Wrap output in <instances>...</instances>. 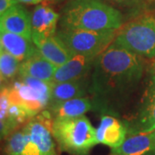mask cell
I'll return each mask as SVG.
<instances>
[{"label": "cell", "instance_id": "obj_28", "mask_svg": "<svg viewBox=\"0 0 155 155\" xmlns=\"http://www.w3.org/2000/svg\"><path fill=\"white\" fill-rule=\"evenodd\" d=\"M152 67H153V74H155V61H153Z\"/></svg>", "mask_w": 155, "mask_h": 155}, {"label": "cell", "instance_id": "obj_15", "mask_svg": "<svg viewBox=\"0 0 155 155\" xmlns=\"http://www.w3.org/2000/svg\"><path fill=\"white\" fill-rule=\"evenodd\" d=\"M0 39L4 49L17 58L20 62L28 60L37 52L32 39L20 35L0 30Z\"/></svg>", "mask_w": 155, "mask_h": 155}, {"label": "cell", "instance_id": "obj_21", "mask_svg": "<svg viewBox=\"0 0 155 155\" xmlns=\"http://www.w3.org/2000/svg\"><path fill=\"white\" fill-rule=\"evenodd\" d=\"M19 125L11 120H4L0 118V140L9 137Z\"/></svg>", "mask_w": 155, "mask_h": 155}, {"label": "cell", "instance_id": "obj_13", "mask_svg": "<svg viewBox=\"0 0 155 155\" xmlns=\"http://www.w3.org/2000/svg\"><path fill=\"white\" fill-rule=\"evenodd\" d=\"M37 51L56 67H61L73 57V54L57 35L48 38H33Z\"/></svg>", "mask_w": 155, "mask_h": 155}, {"label": "cell", "instance_id": "obj_16", "mask_svg": "<svg viewBox=\"0 0 155 155\" xmlns=\"http://www.w3.org/2000/svg\"><path fill=\"white\" fill-rule=\"evenodd\" d=\"M56 69V66L46 60L37 51L33 56L21 63L18 74L53 82Z\"/></svg>", "mask_w": 155, "mask_h": 155}, {"label": "cell", "instance_id": "obj_17", "mask_svg": "<svg viewBox=\"0 0 155 155\" xmlns=\"http://www.w3.org/2000/svg\"><path fill=\"white\" fill-rule=\"evenodd\" d=\"M47 110L52 119L72 118L84 116L88 111L93 110V104L90 97H84L49 105Z\"/></svg>", "mask_w": 155, "mask_h": 155}, {"label": "cell", "instance_id": "obj_32", "mask_svg": "<svg viewBox=\"0 0 155 155\" xmlns=\"http://www.w3.org/2000/svg\"><path fill=\"white\" fill-rule=\"evenodd\" d=\"M0 30H1V28H0Z\"/></svg>", "mask_w": 155, "mask_h": 155}, {"label": "cell", "instance_id": "obj_8", "mask_svg": "<svg viewBox=\"0 0 155 155\" xmlns=\"http://www.w3.org/2000/svg\"><path fill=\"white\" fill-rule=\"evenodd\" d=\"M126 123L127 135L150 134L155 130V74L150 78L138 112L131 121Z\"/></svg>", "mask_w": 155, "mask_h": 155}, {"label": "cell", "instance_id": "obj_10", "mask_svg": "<svg viewBox=\"0 0 155 155\" xmlns=\"http://www.w3.org/2000/svg\"><path fill=\"white\" fill-rule=\"evenodd\" d=\"M97 55L75 54L61 67H57L53 78L54 83L72 81L88 76L91 72Z\"/></svg>", "mask_w": 155, "mask_h": 155}, {"label": "cell", "instance_id": "obj_3", "mask_svg": "<svg viewBox=\"0 0 155 155\" xmlns=\"http://www.w3.org/2000/svg\"><path fill=\"white\" fill-rule=\"evenodd\" d=\"M51 132L60 149L72 155H89L98 144L96 128L84 115L53 119Z\"/></svg>", "mask_w": 155, "mask_h": 155}, {"label": "cell", "instance_id": "obj_9", "mask_svg": "<svg viewBox=\"0 0 155 155\" xmlns=\"http://www.w3.org/2000/svg\"><path fill=\"white\" fill-rule=\"evenodd\" d=\"M96 136L98 144L108 146L110 148H116L123 143L127 136V126L111 115H102L99 126L96 129Z\"/></svg>", "mask_w": 155, "mask_h": 155}, {"label": "cell", "instance_id": "obj_18", "mask_svg": "<svg viewBox=\"0 0 155 155\" xmlns=\"http://www.w3.org/2000/svg\"><path fill=\"white\" fill-rule=\"evenodd\" d=\"M155 149L153 134H137L127 135L121 146L113 148L109 155H144Z\"/></svg>", "mask_w": 155, "mask_h": 155}, {"label": "cell", "instance_id": "obj_29", "mask_svg": "<svg viewBox=\"0 0 155 155\" xmlns=\"http://www.w3.org/2000/svg\"><path fill=\"white\" fill-rule=\"evenodd\" d=\"M152 134H153V140H154V142H155V130L153 131V132H152Z\"/></svg>", "mask_w": 155, "mask_h": 155}, {"label": "cell", "instance_id": "obj_12", "mask_svg": "<svg viewBox=\"0 0 155 155\" xmlns=\"http://www.w3.org/2000/svg\"><path fill=\"white\" fill-rule=\"evenodd\" d=\"M61 15L50 6L37 5L31 13L32 39L48 38L56 35V27Z\"/></svg>", "mask_w": 155, "mask_h": 155}, {"label": "cell", "instance_id": "obj_5", "mask_svg": "<svg viewBox=\"0 0 155 155\" xmlns=\"http://www.w3.org/2000/svg\"><path fill=\"white\" fill-rule=\"evenodd\" d=\"M53 84L54 82L19 75V78L9 87L11 104L23 106L37 116L49 106Z\"/></svg>", "mask_w": 155, "mask_h": 155}, {"label": "cell", "instance_id": "obj_11", "mask_svg": "<svg viewBox=\"0 0 155 155\" xmlns=\"http://www.w3.org/2000/svg\"><path fill=\"white\" fill-rule=\"evenodd\" d=\"M1 30L32 39L31 14L23 6L16 5L0 17Z\"/></svg>", "mask_w": 155, "mask_h": 155}, {"label": "cell", "instance_id": "obj_22", "mask_svg": "<svg viewBox=\"0 0 155 155\" xmlns=\"http://www.w3.org/2000/svg\"><path fill=\"white\" fill-rule=\"evenodd\" d=\"M110 3H113L116 5L122 7H132V6L138 5L141 0H107Z\"/></svg>", "mask_w": 155, "mask_h": 155}, {"label": "cell", "instance_id": "obj_26", "mask_svg": "<svg viewBox=\"0 0 155 155\" xmlns=\"http://www.w3.org/2000/svg\"><path fill=\"white\" fill-rule=\"evenodd\" d=\"M144 155H155V149L152 150V151H150L148 153H147L146 154Z\"/></svg>", "mask_w": 155, "mask_h": 155}, {"label": "cell", "instance_id": "obj_30", "mask_svg": "<svg viewBox=\"0 0 155 155\" xmlns=\"http://www.w3.org/2000/svg\"><path fill=\"white\" fill-rule=\"evenodd\" d=\"M47 1H59V0H47Z\"/></svg>", "mask_w": 155, "mask_h": 155}, {"label": "cell", "instance_id": "obj_19", "mask_svg": "<svg viewBox=\"0 0 155 155\" xmlns=\"http://www.w3.org/2000/svg\"><path fill=\"white\" fill-rule=\"evenodd\" d=\"M20 61L4 50L0 53V74L5 79L13 78L19 73Z\"/></svg>", "mask_w": 155, "mask_h": 155}, {"label": "cell", "instance_id": "obj_1", "mask_svg": "<svg viewBox=\"0 0 155 155\" xmlns=\"http://www.w3.org/2000/svg\"><path fill=\"white\" fill-rule=\"evenodd\" d=\"M140 56L112 42L97 55L90 76L93 110L117 116L143 76Z\"/></svg>", "mask_w": 155, "mask_h": 155}, {"label": "cell", "instance_id": "obj_2", "mask_svg": "<svg viewBox=\"0 0 155 155\" xmlns=\"http://www.w3.org/2000/svg\"><path fill=\"white\" fill-rule=\"evenodd\" d=\"M60 24L70 30H118L123 25V16L103 0H71L62 10Z\"/></svg>", "mask_w": 155, "mask_h": 155}, {"label": "cell", "instance_id": "obj_31", "mask_svg": "<svg viewBox=\"0 0 155 155\" xmlns=\"http://www.w3.org/2000/svg\"><path fill=\"white\" fill-rule=\"evenodd\" d=\"M0 17H1V14H0Z\"/></svg>", "mask_w": 155, "mask_h": 155}, {"label": "cell", "instance_id": "obj_14", "mask_svg": "<svg viewBox=\"0 0 155 155\" xmlns=\"http://www.w3.org/2000/svg\"><path fill=\"white\" fill-rule=\"evenodd\" d=\"M90 90L88 76L62 83H54L49 105L67 100L86 97Z\"/></svg>", "mask_w": 155, "mask_h": 155}, {"label": "cell", "instance_id": "obj_33", "mask_svg": "<svg viewBox=\"0 0 155 155\" xmlns=\"http://www.w3.org/2000/svg\"><path fill=\"white\" fill-rule=\"evenodd\" d=\"M153 1H154V2H155V0H153Z\"/></svg>", "mask_w": 155, "mask_h": 155}, {"label": "cell", "instance_id": "obj_25", "mask_svg": "<svg viewBox=\"0 0 155 155\" xmlns=\"http://www.w3.org/2000/svg\"><path fill=\"white\" fill-rule=\"evenodd\" d=\"M5 80H6L5 78L0 74V91H1L3 88H5Z\"/></svg>", "mask_w": 155, "mask_h": 155}, {"label": "cell", "instance_id": "obj_20", "mask_svg": "<svg viewBox=\"0 0 155 155\" xmlns=\"http://www.w3.org/2000/svg\"><path fill=\"white\" fill-rule=\"evenodd\" d=\"M11 104L9 87H5L0 91V118L8 120V110Z\"/></svg>", "mask_w": 155, "mask_h": 155}, {"label": "cell", "instance_id": "obj_6", "mask_svg": "<svg viewBox=\"0 0 155 155\" xmlns=\"http://www.w3.org/2000/svg\"><path fill=\"white\" fill-rule=\"evenodd\" d=\"M52 117L48 110L30 119L24 127L23 143L20 155H57L51 132Z\"/></svg>", "mask_w": 155, "mask_h": 155}, {"label": "cell", "instance_id": "obj_7", "mask_svg": "<svg viewBox=\"0 0 155 155\" xmlns=\"http://www.w3.org/2000/svg\"><path fill=\"white\" fill-rule=\"evenodd\" d=\"M117 30L89 31L63 29L56 32L61 39L75 54L98 55L110 46L116 38Z\"/></svg>", "mask_w": 155, "mask_h": 155}, {"label": "cell", "instance_id": "obj_4", "mask_svg": "<svg viewBox=\"0 0 155 155\" xmlns=\"http://www.w3.org/2000/svg\"><path fill=\"white\" fill-rule=\"evenodd\" d=\"M113 42L140 57L155 59V17L143 14L123 23Z\"/></svg>", "mask_w": 155, "mask_h": 155}, {"label": "cell", "instance_id": "obj_24", "mask_svg": "<svg viewBox=\"0 0 155 155\" xmlns=\"http://www.w3.org/2000/svg\"><path fill=\"white\" fill-rule=\"evenodd\" d=\"M18 3L26 4V5H39L43 0H17Z\"/></svg>", "mask_w": 155, "mask_h": 155}, {"label": "cell", "instance_id": "obj_23", "mask_svg": "<svg viewBox=\"0 0 155 155\" xmlns=\"http://www.w3.org/2000/svg\"><path fill=\"white\" fill-rule=\"evenodd\" d=\"M17 4V0H0V14H4L6 11H8L12 6L16 5Z\"/></svg>", "mask_w": 155, "mask_h": 155}, {"label": "cell", "instance_id": "obj_27", "mask_svg": "<svg viewBox=\"0 0 155 155\" xmlns=\"http://www.w3.org/2000/svg\"><path fill=\"white\" fill-rule=\"evenodd\" d=\"M4 47H3V44H2V41H1V39H0V53L2 52V51H4Z\"/></svg>", "mask_w": 155, "mask_h": 155}]
</instances>
